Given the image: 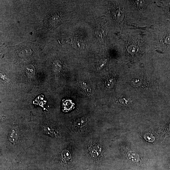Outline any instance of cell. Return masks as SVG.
<instances>
[{
    "instance_id": "7a4b0ae2",
    "label": "cell",
    "mask_w": 170,
    "mask_h": 170,
    "mask_svg": "<svg viewBox=\"0 0 170 170\" xmlns=\"http://www.w3.org/2000/svg\"><path fill=\"white\" fill-rule=\"evenodd\" d=\"M74 105L71 100L69 99L64 100L62 102V110L65 112L70 111L74 108Z\"/></svg>"
},
{
    "instance_id": "5b68a950",
    "label": "cell",
    "mask_w": 170,
    "mask_h": 170,
    "mask_svg": "<svg viewBox=\"0 0 170 170\" xmlns=\"http://www.w3.org/2000/svg\"><path fill=\"white\" fill-rule=\"evenodd\" d=\"M28 49H29L25 48V49H22V50L19 51V53H18V54L20 57L23 58H26L29 57L31 54V52Z\"/></svg>"
},
{
    "instance_id": "277c9868",
    "label": "cell",
    "mask_w": 170,
    "mask_h": 170,
    "mask_svg": "<svg viewBox=\"0 0 170 170\" xmlns=\"http://www.w3.org/2000/svg\"><path fill=\"white\" fill-rule=\"evenodd\" d=\"M26 73L28 77H34L35 74V69L32 65H29L26 69Z\"/></svg>"
},
{
    "instance_id": "6da1fadb",
    "label": "cell",
    "mask_w": 170,
    "mask_h": 170,
    "mask_svg": "<svg viewBox=\"0 0 170 170\" xmlns=\"http://www.w3.org/2000/svg\"><path fill=\"white\" fill-rule=\"evenodd\" d=\"M86 152L88 156L94 161L101 160L103 156V146L97 140H92L89 142L86 147Z\"/></svg>"
},
{
    "instance_id": "3957f363",
    "label": "cell",
    "mask_w": 170,
    "mask_h": 170,
    "mask_svg": "<svg viewBox=\"0 0 170 170\" xmlns=\"http://www.w3.org/2000/svg\"><path fill=\"white\" fill-rule=\"evenodd\" d=\"M127 156L130 160L135 162H137L139 160V156L136 152L132 151L128 152L127 154Z\"/></svg>"
}]
</instances>
